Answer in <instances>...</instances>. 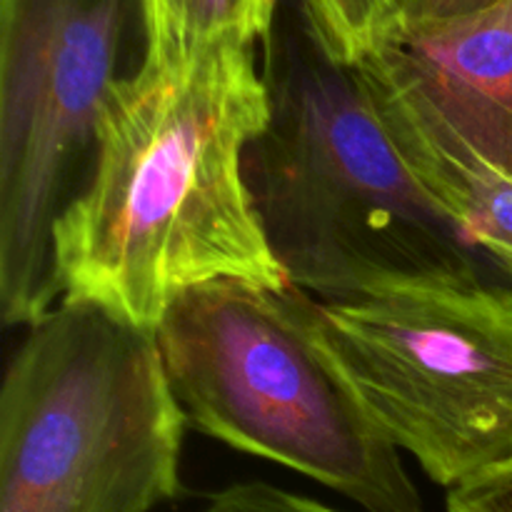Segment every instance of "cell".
<instances>
[{"mask_svg":"<svg viewBox=\"0 0 512 512\" xmlns=\"http://www.w3.org/2000/svg\"><path fill=\"white\" fill-rule=\"evenodd\" d=\"M270 118L255 45L188 63L143 60L100 110L88 178L53 230L60 300L155 333L183 293L215 280L290 288L245 158Z\"/></svg>","mask_w":512,"mask_h":512,"instance_id":"cell-1","label":"cell"},{"mask_svg":"<svg viewBox=\"0 0 512 512\" xmlns=\"http://www.w3.org/2000/svg\"><path fill=\"white\" fill-rule=\"evenodd\" d=\"M260 48L270 118L245 173L293 288L355 300L508 283L405 163L363 68L328 55L298 0Z\"/></svg>","mask_w":512,"mask_h":512,"instance_id":"cell-2","label":"cell"},{"mask_svg":"<svg viewBox=\"0 0 512 512\" xmlns=\"http://www.w3.org/2000/svg\"><path fill=\"white\" fill-rule=\"evenodd\" d=\"M155 343L190 428L365 512H428L400 450L295 313L290 288L198 285L165 310Z\"/></svg>","mask_w":512,"mask_h":512,"instance_id":"cell-3","label":"cell"},{"mask_svg":"<svg viewBox=\"0 0 512 512\" xmlns=\"http://www.w3.org/2000/svg\"><path fill=\"white\" fill-rule=\"evenodd\" d=\"M8 360L0 512H153L183 490V408L155 333L60 300Z\"/></svg>","mask_w":512,"mask_h":512,"instance_id":"cell-4","label":"cell"},{"mask_svg":"<svg viewBox=\"0 0 512 512\" xmlns=\"http://www.w3.org/2000/svg\"><path fill=\"white\" fill-rule=\"evenodd\" d=\"M295 313L390 443L445 490L512 465V285H423Z\"/></svg>","mask_w":512,"mask_h":512,"instance_id":"cell-5","label":"cell"},{"mask_svg":"<svg viewBox=\"0 0 512 512\" xmlns=\"http://www.w3.org/2000/svg\"><path fill=\"white\" fill-rule=\"evenodd\" d=\"M145 48L143 0H0V315L58 305L53 230L80 193L100 110Z\"/></svg>","mask_w":512,"mask_h":512,"instance_id":"cell-6","label":"cell"},{"mask_svg":"<svg viewBox=\"0 0 512 512\" xmlns=\"http://www.w3.org/2000/svg\"><path fill=\"white\" fill-rule=\"evenodd\" d=\"M360 65L435 133L512 175V0L403 25Z\"/></svg>","mask_w":512,"mask_h":512,"instance_id":"cell-7","label":"cell"},{"mask_svg":"<svg viewBox=\"0 0 512 512\" xmlns=\"http://www.w3.org/2000/svg\"><path fill=\"white\" fill-rule=\"evenodd\" d=\"M363 73L405 163L512 285V175L435 133L398 95Z\"/></svg>","mask_w":512,"mask_h":512,"instance_id":"cell-8","label":"cell"},{"mask_svg":"<svg viewBox=\"0 0 512 512\" xmlns=\"http://www.w3.org/2000/svg\"><path fill=\"white\" fill-rule=\"evenodd\" d=\"M285 0H143L145 60L188 63L220 45H263Z\"/></svg>","mask_w":512,"mask_h":512,"instance_id":"cell-9","label":"cell"},{"mask_svg":"<svg viewBox=\"0 0 512 512\" xmlns=\"http://www.w3.org/2000/svg\"><path fill=\"white\" fill-rule=\"evenodd\" d=\"M318 43L335 60L360 65L400 28L403 0H298Z\"/></svg>","mask_w":512,"mask_h":512,"instance_id":"cell-10","label":"cell"},{"mask_svg":"<svg viewBox=\"0 0 512 512\" xmlns=\"http://www.w3.org/2000/svg\"><path fill=\"white\" fill-rule=\"evenodd\" d=\"M203 512H343L308 495L263 480L233 483L215 493Z\"/></svg>","mask_w":512,"mask_h":512,"instance_id":"cell-11","label":"cell"},{"mask_svg":"<svg viewBox=\"0 0 512 512\" xmlns=\"http://www.w3.org/2000/svg\"><path fill=\"white\" fill-rule=\"evenodd\" d=\"M448 512H512V465L483 480L448 490Z\"/></svg>","mask_w":512,"mask_h":512,"instance_id":"cell-12","label":"cell"},{"mask_svg":"<svg viewBox=\"0 0 512 512\" xmlns=\"http://www.w3.org/2000/svg\"><path fill=\"white\" fill-rule=\"evenodd\" d=\"M493 3H498V0H403L400 28L460 18V15L475 13V10H483Z\"/></svg>","mask_w":512,"mask_h":512,"instance_id":"cell-13","label":"cell"}]
</instances>
